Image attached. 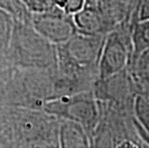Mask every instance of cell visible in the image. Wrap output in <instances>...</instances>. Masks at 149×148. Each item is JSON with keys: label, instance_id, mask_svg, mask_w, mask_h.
Masks as SVG:
<instances>
[{"label": "cell", "instance_id": "cell-1", "mask_svg": "<svg viewBox=\"0 0 149 148\" xmlns=\"http://www.w3.org/2000/svg\"><path fill=\"white\" fill-rule=\"evenodd\" d=\"M15 21L10 48L11 67L36 70L57 69L56 45L38 33L30 21Z\"/></svg>", "mask_w": 149, "mask_h": 148}, {"label": "cell", "instance_id": "cell-2", "mask_svg": "<svg viewBox=\"0 0 149 148\" xmlns=\"http://www.w3.org/2000/svg\"><path fill=\"white\" fill-rule=\"evenodd\" d=\"M43 111L55 117L78 122L93 138L101 115L100 103L93 90H83L53 97L44 102Z\"/></svg>", "mask_w": 149, "mask_h": 148}, {"label": "cell", "instance_id": "cell-3", "mask_svg": "<svg viewBox=\"0 0 149 148\" xmlns=\"http://www.w3.org/2000/svg\"><path fill=\"white\" fill-rule=\"evenodd\" d=\"M132 52L130 23H122L107 33L97 65L98 79H105L128 68Z\"/></svg>", "mask_w": 149, "mask_h": 148}, {"label": "cell", "instance_id": "cell-4", "mask_svg": "<svg viewBox=\"0 0 149 148\" xmlns=\"http://www.w3.org/2000/svg\"><path fill=\"white\" fill-rule=\"evenodd\" d=\"M30 23L38 33L55 45L65 42L77 33L73 15L57 6L31 14Z\"/></svg>", "mask_w": 149, "mask_h": 148}, {"label": "cell", "instance_id": "cell-5", "mask_svg": "<svg viewBox=\"0 0 149 148\" xmlns=\"http://www.w3.org/2000/svg\"><path fill=\"white\" fill-rule=\"evenodd\" d=\"M74 24L78 33L85 35H107L111 31L109 24L96 5H88L75 13Z\"/></svg>", "mask_w": 149, "mask_h": 148}, {"label": "cell", "instance_id": "cell-6", "mask_svg": "<svg viewBox=\"0 0 149 148\" xmlns=\"http://www.w3.org/2000/svg\"><path fill=\"white\" fill-rule=\"evenodd\" d=\"M59 147H91V140L87 131L78 122L60 118L58 123Z\"/></svg>", "mask_w": 149, "mask_h": 148}, {"label": "cell", "instance_id": "cell-7", "mask_svg": "<svg viewBox=\"0 0 149 148\" xmlns=\"http://www.w3.org/2000/svg\"><path fill=\"white\" fill-rule=\"evenodd\" d=\"M15 22L14 15L0 9V70L11 67L10 48Z\"/></svg>", "mask_w": 149, "mask_h": 148}, {"label": "cell", "instance_id": "cell-8", "mask_svg": "<svg viewBox=\"0 0 149 148\" xmlns=\"http://www.w3.org/2000/svg\"><path fill=\"white\" fill-rule=\"evenodd\" d=\"M130 34L133 48L132 62L143 50L149 48V17L130 23Z\"/></svg>", "mask_w": 149, "mask_h": 148}, {"label": "cell", "instance_id": "cell-9", "mask_svg": "<svg viewBox=\"0 0 149 148\" xmlns=\"http://www.w3.org/2000/svg\"><path fill=\"white\" fill-rule=\"evenodd\" d=\"M134 115L149 136V87L139 86L134 101Z\"/></svg>", "mask_w": 149, "mask_h": 148}, {"label": "cell", "instance_id": "cell-10", "mask_svg": "<svg viewBox=\"0 0 149 148\" xmlns=\"http://www.w3.org/2000/svg\"><path fill=\"white\" fill-rule=\"evenodd\" d=\"M128 68L139 86L149 87V48L143 50L133 60Z\"/></svg>", "mask_w": 149, "mask_h": 148}, {"label": "cell", "instance_id": "cell-11", "mask_svg": "<svg viewBox=\"0 0 149 148\" xmlns=\"http://www.w3.org/2000/svg\"><path fill=\"white\" fill-rule=\"evenodd\" d=\"M25 9L31 13H40L55 7V0H20Z\"/></svg>", "mask_w": 149, "mask_h": 148}, {"label": "cell", "instance_id": "cell-12", "mask_svg": "<svg viewBox=\"0 0 149 148\" xmlns=\"http://www.w3.org/2000/svg\"><path fill=\"white\" fill-rule=\"evenodd\" d=\"M86 4V0H55V6L63 9L69 15H74Z\"/></svg>", "mask_w": 149, "mask_h": 148}, {"label": "cell", "instance_id": "cell-13", "mask_svg": "<svg viewBox=\"0 0 149 148\" xmlns=\"http://www.w3.org/2000/svg\"><path fill=\"white\" fill-rule=\"evenodd\" d=\"M149 17V0H142V2L139 5L137 10L132 15L130 23L135 20L142 19V18Z\"/></svg>", "mask_w": 149, "mask_h": 148}, {"label": "cell", "instance_id": "cell-14", "mask_svg": "<svg viewBox=\"0 0 149 148\" xmlns=\"http://www.w3.org/2000/svg\"><path fill=\"white\" fill-rule=\"evenodd\" d=\"M133 2H134V11H133V14H134L135 11L137 10V8L139 7V5L142 2V0H133ZM133 14H132V15H133Z\"/></svg>", "mask_w": 149, "mask_h": 148}, {"label": "cell", "instance_id": "cell-15", "mask_svg": "<svg viewBox=\"0 0 149 148\" xmlns=\"http://www.w3.org/2000/svg\"><path fill=\"white\" fill-rule=\"evenodd\" d=\"M98 0H86V4L88 5H96Z\"/></svg>", "mask_w": 149, "mask_h": 148}]
</instances>
